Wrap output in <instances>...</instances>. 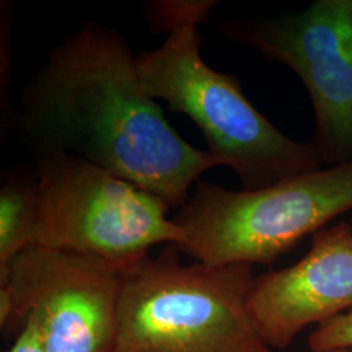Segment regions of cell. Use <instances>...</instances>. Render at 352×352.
Wrapping results in <instances>:
<instances>
[{"instance_id":"cell-1","label":"cell","mask_w":352,"mask_h":352,"mask_svg":"<svg viewBox=\"0 0 352 352\" xmlns=\"http://www.w3.org/2000/svg\"><path fill=\"white\" fill-rule=\"evenodd\" d=\"M20 123L37 157L75 155L168 208L183 206L192 184L221 166L168 124L124 38L94 23L50 51L26 88Z\"/></svg>"},{"instance_id":"cell-2","label":"cell","mask_w":352,"mask_h":352,"mask_svg":"<svg viewBox=\"0 0 352 352\" xmlns=\"http://www.w3.org/2000/svg\"><path fill=\"white\" fill-rule=\"evenodd\" d=\"M215 1L153 3V26L167 32L162 45L136 58L141 82L154 100L167 102L200 128L208 151L239 176L243 189L274 186L292 176L324 168L312 141L289 139L258 113L235 76L209 67L200 55L197 25Z\"/></svg>"},{"instance_id":"cell-3","label":"cell","mask_w":352,"mask_h":352,"mask_svg":"<svg viewBox=\"0 0 352 352\" xmlns=\"http://www.w3.org/2000/svg\"><path fill=\"white\" fill-rule=\"evenodd\" d=\"M177 250L124 269L115 352H273L247 308L252 266L184 265Z\"/></svg>"},{"instance_id":"cell-4","label":"cell","mask_w":352,"mask_h":352,"mask_svg":"<svg viewBox=\"0 0 352 352\" xmlns=\"http://www.w3.org/2000/svg\"><path fill=\"white\" fill-rule=\"evenodd\" d=\"M352 209V162L256 190L199 182L174 219L177 247L210 266L272 264L302 238Z\"/></svg>"},{"instance_id":"cell-5","label":"cell","mask_w":352,"mask_h":352,"mask_svg":"<svg viewBox=\"0 0 352 352\" xmlns=\"http://www.w3.org/2000/svg\"><path fill=\"white\" fill-rule=\"evenodd\" d=\"M34 245L77 252L120 267L153 247H180L183 234L166 202L126 179L71 154L39 155Z\"/></svg>"},{"instance_id":"cell-6","label":"cell","mask_w":352,"mask_h":352,"mask_svg":"<svg viewBox=\"0 0 352 352\" xmlns=\"http://www.w3.org/2000/svg\"><path fill=\"white\" fill-rule=\"evenodd\" d=\"M222 32L295 72L314 106L311 141L322 162H352V0H316L299 12L227 23Z\"/></svg>"},{"instance_id":"cell-7","label":"cell","mask_w":352,"mask_h":352,"mask_svg":"<svg viewBox=\"0 0 352 352\" xmlns=\"http://www.w3.org/2000/svg\"><path fill=\"white\" fill-rule=\"evenodd\" d=\"M124 267L103 258L32 247L0 266L12 322L30 320L43 352H115Z\"/></svg>"},{"instance_id":"cell-8","label":"cell","mask_w":352,"mask_h":352,"mask_svg":"<svg viewBox=\"0 0 352 352\" xmlns=\"http://www.w3.org/2000/svg\"><path fill=\"white\" fill-rule=\"evenodd\" d=\"M247 308L270 350H283L305 327L351 311V225L324 227L300 261L254 278Z\"/></svg>"},{"instance_id":"cell-9","label":"cell","mask_w":352,"mask_h":352,"mask_svg":"<svg viewBox=\"0 0 352 352\" xmlns=\"http://www.w3.org/2000/svg\"><path fill=\"white\" fill-rule=\"evenodd\" d=\"M37 210L36 173L8 174L0 190V266L34 245Z\"/></svg>"},{"instance_id":"cell-10","label":"cell","mask_w":352,"mask_h":352,"mask_svg":"<svg viewBox=\"0 0 352 352\" xmlns=\"http://www.w3.org/2000/svg\"><path fill=\"white\" fill-rule=\"evenodd\" d=\"M308 346L312 352L352 349V309L316 327Z\"/></svg>"},{"instance_id":"cell-11","label":"cell","mask_w":352,"mask_h":352,"mask_svg":"<svg viewBox=\"0 0 352 352\" xmlns=\"http://www.w3.org/2000/svg\"><path fill=\"white\" fill-rule=\"evenodd\" d=\"M8 352H43L38 340L36 327L30 320H25L23 324V330L19 333Z\"/></svg>"},{"instance_id":"cell-12","label":"cell","mask_w":352,"mask_h":352,"mask_svg":"<svg viewBox=\"0 0 352 352\" xmlns=\"http://www.w3.org/2000/svg\"><path fill=\"white\" fill-rule=\"evenodd\" d=\"M327 352H352V349H343V350H333V351Z\"/></svg>"}]
</instances>
